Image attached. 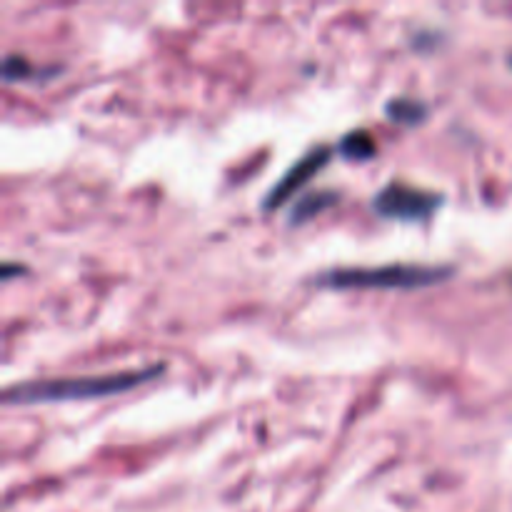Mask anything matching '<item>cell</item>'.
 Here are the masks:
<instances>
[{
  "mask_svg": "<svg viewBox=\"0 0 512 512\" xmlns=\"http://www.w3.org/2000/svg\"><path fill=\"white\" fill-rule=\"evenodd\" d=\"M163 373V365H148V368L118 370L105 375H85V378H60V380H38V383L13 385L3 393L8 405L13 403H58V400H83L103 398V395L123 393L140 383H148L155 375Z\"/></svg>",
  "mask_w": 512,
  "mask_h": 512,
  "instance_id": "cell-1",
  "label": "cell"
},
{
  "mask_svg": "<svg viewBox=\"0 0 512 512\" xmlns=\"http://www.w3.org/2000/svg\"><path fill=\"white\" fill-rule=\"evenodd\" d=\"M450 273L453 270L445 265L393 263L380 268H333L318 275V283L328 288H423L440 283Z\"/></svg>",
  "mask_w": 512,
  "mask_h": 512,
  "instance_id": "cell-2",
  "label": "cell"
},
{
  "mask_svg": "<svg viewBox=\"0 0 512 512\" xmlns=\"http://www.w3.org/2000/svg\"><path fill=\"white\" fill-rule=\"evenodd\" d=\"M373 205L378 213L385 215V218L420 220L428 218V215L438 208L440 195L423 188H415V185L400 183V180H393V183H388L378 195H375Z\"/></svg>",
  "mask_w": 512,
  "mask_h": 512,
  "instance_id": "cell-3",
  "label": "cell"
},
{
  "mask_svg": "<svg viewBox=\"0 0 512 512\" xmlns=\"http://www.w3.org/2000/svg\"><path fill=\"white\" fill-rule=\"evenodd\" d=\"M328 158H330L328 145H318V148L308 150V153H305L300 160H295V163L288 168V173H285L283 178L273 185V190H270L268 198H265V208L270 210V208H275V205L283 203V200L293 198V195L298 193L300 185L308 183V180L313 178V175L318 173L325 163H328Z\"/></svg>",
  "mask_w": 512,
  "mask_h": 512,
  "instance_id": "cell-4",
  "label": "cell"
},
{
  "mask_svg": "<svg viewBox=\"0 0 512 512\" xmlns=\"http://www.w3.org/2000/svg\"><path fill=\"white\" fill-rule=\"evenodd\" d=\"M333 200H335V193H330V190H320V193L303 195V198L293 205V210H290V223L293 225L305 223V220H310L313 215H318L323 208H328Z\"/></svg>",
  "mask_w": 512,
  "mask_h": 512,
  "instance_id": "cell-5",
  "label": "cell"
},
{
  "mask_svg": "<svg viewBox=\"0 0 512 512\" xmlns=\"http://www.w3.org/2000/svg\"><path fill=\"white\" fill-rule=\"evenodd\" d=\"M338 148L345 158L365 160V158H370V155H375V140L368 130H353V133L343 135V140H340Z\"/></svg>",
  "mask_w": 512,
  "mask_h": 512,
  "instance_id": "cell-6",
  "label": "cell"
},
{
  "mask_svg": "<svg viewBox=\"0 0 512 512\" xmlns=\"http://www.w3.org/2000/svg\"><path fill=\"white\" fill-rule=\"evenodd\" d=\"M388 115L393 120H398V123H408V125H413V123H418L420 118H423L425 115V105L420 103V100H413V98H393L388 103Z\"/></svg>",
  "mask_w": 512,
  "mask_h": 512,
  "instance_id": "cell-7",
  "label": "cell"
},
{
  "mask_svg": "<svg viewBox=\"0 0 512 512\" xmlns=\"http://www.w3.org/2000/svg\"><path fill=\"white\" fill-rule=\"evenodd\" d=\"M33 73L28 60L23 55H5L3 60V78L5 80H23Z\"/></svg>",
  "mask_w": 512,
  "mask_h": 512,
  "instance_id": "cell-8",
  "label": "cell"
},
{
  "mask_svg": "<svg viewBox=\"0 0 512 512\" xmlns=\"http://www.w3.org/2000/svg\"><path fill=\"white\" fill-rule=\"evenodd\" d=\"M510 65H512V55H510Z\"/></svg>",
  "mask_w": 512,
  "mask_h": 512,
  "instance_id": "cell-9",
  "label": "cell"
}]
</instances>
